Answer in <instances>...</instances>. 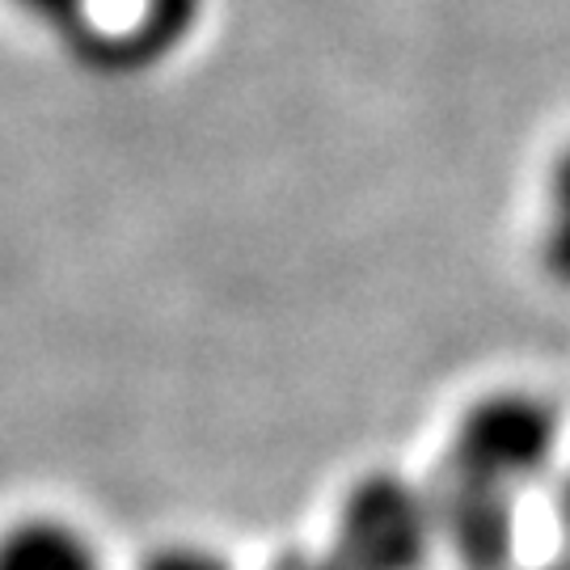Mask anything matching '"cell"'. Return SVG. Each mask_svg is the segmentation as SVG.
<instances>
[{
	"instance_id": "6da1fadb",
	"label": "cell",
	"mask_w": 570,
	"mask_h": 570,
	"mask_svg": "<svg viewBox=\"0 0 570 570\" xmlns=\"http://www.w3.org/2000/svg\"><path fill=\"white\" fill-rule=\"evenodd\" d=\"M558 431V410L515 389L490 393L461 414L431 515L469 567L490 570L511 553L515 494L550 469Z\"/></svg>"
},
{
	"instance_id": "7a4b0ae2",
	"label": "cell",
	"mask_w": 570,
	"mask_h": 570,
	"mask_svg": "<svg viewBox=\"0 0 570 570\" xmlns=\"http://www.w3.org/2000/svg\"><path fill=\"white\" fill-rule=\"evenodd\" d=\"M431 529V499L393 473H372L346 494L326 553H287L271 570H419Z\"/></svg>"
},
{
	"instance_id": "3957f363",
	"label": "cell",
	"mask_w": 570,
	"mask_h": 570,
	"mask_svg": "<svg viewBox=\"0 0 570 570\" xmlns=\"http://www.w3.org/2000/svg\"><path fill=\"white\" fill-rule=\"evenodd\" d=\"M199 13L204 0H131L122 21H110L72 47L102 72H144L190 39Z\"/></svg>"
},
{
	"instance_id": "277c9868",
	"label": "cell",
	"mask_w": 570,
	"mask_h": 570,
	"mask_svg": "<svg viewBox=\"0 0 570 570\" xmlns=\"http://www.w3.org/2000/svg\"><path fill=\"white\" fill-rule=\"evenodd\" d=\"M0 570H102V553L60 515H30L0 532Z\"/></svg>"
},
{
	"instance_id": "5b68a950",
	"label": "cell",
	"mask_w": 570,
	"mask_h": 570,
	"mask_svg": "<svg viewBox=\"0 0 570 570\" xmlns=\"http://www.w3.org/2000/svg\"><path fill=\"white\" fill-rule=\"evenodd\" d=\"M541 263L553 284L570 287V140L558 148L546 178V216H541Z\"/></svg>"
},
{
	"instance_id": "8992f818",
	"label": "cell",
	"mask_w": 570,
	"mask_h": 570,
	"mask_svg": "<svg viewBox=\"0 0 570 570\" xmlns=\"http://www.w3.org/2000/svg\"><path fill=\"white\" fill-rule=\"evenodd\" d=\"M30 21H39L47 30H56L63 39H72L89 18V0H13Z\"/></svg>"
},
{
	"instance_id": "52a82bcc",
	"label": "cell",
	"mask_w": 570,
	"mask_h": 570,
	"mask_svg": "<svg viewBox=\"0 0 570 570\" xmlns=\"http://www.w3.org/2000/svg\"><path fill=\"white\" fill-rule=\"evenodd\" d=\"M144 570H228V562L199 546H165L144 562Z\"/></svg>"
},
{
	"instance_id": "ba28073f",
	"label": "cell",
	"mask_w": 570,
	"mask_h": 570,
	"mask_svg": "<svg viewBox=\"0 0 570 570\" xmlns=\"http://www.w3.org/2000/svg\"><path fill=\"white\" fill-rule=\"evenodd\" d=\"M562 520L570 524V473H567V487H562Z\"/></svg>"
}]
</instances>
